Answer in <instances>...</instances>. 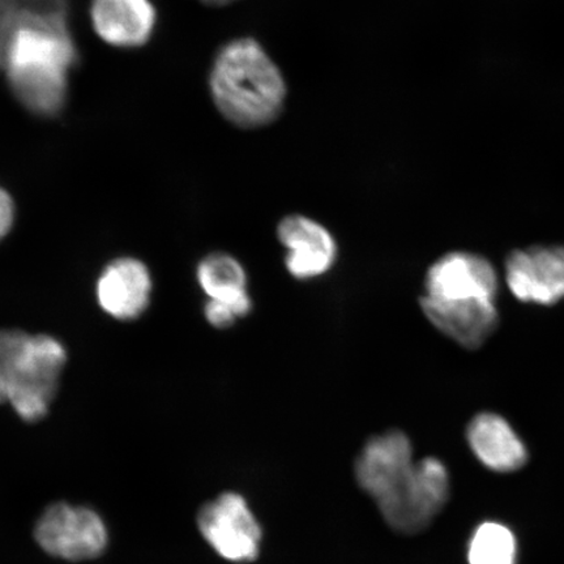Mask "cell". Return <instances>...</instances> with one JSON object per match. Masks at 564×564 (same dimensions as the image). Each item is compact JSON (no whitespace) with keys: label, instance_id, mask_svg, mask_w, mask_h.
Returning <instances> with one entry per match:
<instances>
[{"label":"cell","instance_id":"16","mask_svg":"<svg viewBox=\"0 0 564 564\" xmlns=\"http://www.w3.org/2000/svg\"><path fill=\"white\" fill-rule=\"evenodd\" d=\"M518 542L510 528L486 521L471 535L469 564H517Z\"/></svg>","mask_w":564,"mask_h":564},{"label":"cell","instance_id":"10","mask_svg":"<svg viewBox=\"0 0 564 564\" xmlns=\"http://www.w3.org/2000/svg\"><path fill=\"white\" fill-rule=\"evenodd\" d=\"M278 239L286 253V271L295 280L310 281L326 276L337 262L338 247L333 232L303 215L282 218Z\"/></svg>","mask_w":564,"mask_h":564},{"label":"cell","instance_id":"4","mask_svg":"<svg viewBox=\"0 0 564 564\" xmlns=\"http://www.w3.org/2000/svg\"><path fill=\"white\" fill-rule=\"evenodd\" d=\"M34 539L55 558L82 562L104 554L108 528L95 510L65 502L48 506L34 527Z\"/></svg>","mask_w":564,"mask_h":564},{"label":"cell","instance_id":"9","mask_svg":"<svg viewBox=\"0 0 564 564\" xmlns=\"http://www.w3.org/2000/svg\"><path fill=\"white\" fill-rule=\"evenodd\" d=\"M498 285L496 268L488 259L456 251L429 268L423 295L443 301H496Z\"/></svg>","mask_w":564,"mask_h":564},{"label":"cell","instance_id":"7","mask_svg":"<svg viewBox=\"0 0 564 564\" xmlns=\"http://www.w3.org/2000/svg\"><path fill=\"white\" fill-rule=\"evenodd\" d=\"M413 446L408 435L391 430L372 436L357 456L355 475L378 509L403 489L414 467Z\"/></svg>","mask_w":564,"mask_h":564},{"label":"cell","instance_id":"3","mask_svg":"<svg viewBox=\"0 0 564 564\" xmlns=\"http://www.w3.org/2000/svg\"><path fill=\"white\" fill-rule=\"evenodd\" d=\"M66 362L67 351L58 338L0 329V404H10L25 422L44 420Z\"/></svg>","mask_w":564,"mask_h":564},{"label":"cell","instance_id":"18","mask_svg":"<svg viewBox=\"0 0 564 564\" xmlns=\"http://www.w3.org/2000/svg\"><path fill=\"white\" fill-rule=\"evenodd\" d=\"M15 223V204L4 188L0 187V241L9 236Z\"/></svg>","mask_w":564,"mask_h":564},{"label":"cell","instance_id":"12","mask_svg":"<svg viewBox=\"0 0 564 564\" xmlns=\"http://www.w3.org/2000/svg\"><path fill=\"white\" fill-rule=\"evenodd\" d=\"M420 302L440 333L470 350L481 348L499 324L496 301H443L422 295Z\"/></svg>","mask_w":564,"mask_h":564},{"label":"cell","instance_id":"2","mask_svg":"<svg viewBox=\"0 0 564 564\" xmlns=\"http://www.w3.org/2000/svg\"><path fill=\"white\" fill-rule=\"evenodd\" d=\"M209 89L220 115L243 130L276 121L286 98L284 76L253 39L232 40L220 48L210 68Z\"/></svg>","mask_w":564,"mask_h":564},{"label":"cell","instance_id":"8","mask_svg":"<svg viewBox=\"0 0 564 564\" xmlns=\"http://www.w3.org/2000/svg\"><path fill=\"white\" fill-rule=\"evenodd\" d=\"M506 282L521 302L550 306L564 300V246H534L510 253Z\"/></svg>","mask_w":564,"mask_h":564},{"label":"cell","instance_id":"5","mask_svg":"<svg viewBox=\"0 0 564 564\" xmlns=\"http://www.w3.org/2000/svg\"><path fill=\"white\" fill-rule=\"evenodd\" d=\"M449 476L438 458L425 457L415 462L403 489L390 502L379 507L386 523L394 532L417 534L433 523L447 505Z\"/></svg>","mask_w":564,"mask_h":564},{"label":"cell","instance_id":"13","mask_svg":"<svg viewBox=\"0 0 564 564\" xmlns=\"http://www.w3.org/2000/svg\"><path fill=\"white\" fill-rule=\"evenodd\" d=\"M90 18L106 44L124 48L145 45L158 23L151 0H91Z\"/></svg>","mask_w":564,"mask_h":564},{"label":"cell","instance_id":"6","mask_svg":"<svg viewBox=\"0 0 564 564\" xmlns=\"http://www.w3.org/2000/svg\"><path fill=\"white\" fill-rule=\"evenodd\" d=\"M197 527L225 560L246 563L259 555L262 529L245 498L237 492H224L204 505L197 514Z\"/></svg>","mask_w":564,"mask_h":564},{"label":"cell","instance_id":"14","mask_svg":"<svg viewBox=\"0 0 564 564\" xmlns=\"http://www.w3.org/2000/svg\"><path fill=\"white\" fill-rule=\"evenodd\" d=\"M467 440L479 463L499 474L517 471L528 462L525 444L510 423L496 413L477 414L467 429Z\"/></svg>","mask_w":564,"mask_h":564},{"label":"cell","instance_id":"15","mask_svg":"<svg viewBox=\"0 0 564 564\" xmlns=\"http://www.w3.org/2000/svg\"><path fill=\"white\" fill-rule=\"evenodd\" d=\"M196 282L207 301L230 303L246 315L252 312L246 268L228 252H210L197 263Z\"/></svg>","mask_w":564,"mask_h":564},{"label":"cell","instance_id":"19","mask_svg":"<svg viewBox=\"0 0 564 564\" xmlns=\"http://www.w3.org/2000/svg\"><path fill=\"white\" fill-rule=\"evenodd\" d=\"M23 0H0V24L15 12Z\"/></svg>","mask_w":564,"mask_h":564},{"label":"cell","instance_id":"11","mask_svg":"<svg viewBox=\"0 0 564 564\" xmlns=\"http://www.w3.org/2000/svg\"><path fill=\"white\" fill-rule=\"evenodd\" d=\"M152 292L151 271L141 260L127 257L106 265L96 288L104 312L122 322L139 319L150 306Z\"/></svg>","mask_w":564,"mask_h":564},{"label":"cell","instance_id":"20","mask_svg":"<svg viewBox=\"0 0 564 564\" xmlns=\"http://www.w3.org/2000/svg\"><path fill=\"white\" fill-rule=\"evenodd\" d=\"M232 2H237V0H215V7H224Z\"/></svg>","mask_w":564,"mask_h":564},{"label":"cell","instance_id":"17","mask_svg":"<svg viewBox=\"0 0 564 564\" xmlns=\"http://www.w3.org/2000/svg\"><path fill=\"white\" fill-rule=\"evenodd\" d=\"M204 317H206L209 326L217 329H227L246 316L241 310L230 305V303L206 301L203 308Z\"/></svg>","mask_w":564,"mask_h":564},{"label":"cell","instance_id":"1","mask_svg":"<svg viewBox=\"0 0 564 564\" xmlns=\"http://www.w3.org/2000/svg\"><path fill=\"white\" fill-rule=\"evenodd\" d=\"M76 62L66 12L41 0H23L0 25V70L19 102L35 116L59 115Z\"/></svg>","mask_w":564,"mask_h":564}]
</instances>
